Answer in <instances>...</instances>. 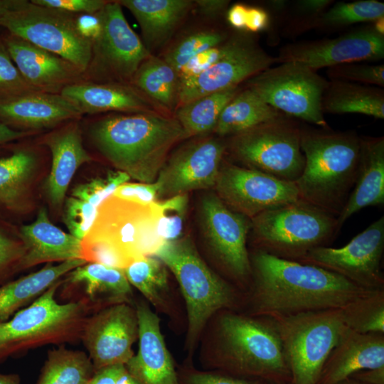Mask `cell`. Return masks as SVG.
<instances>
[{
  "mask_svg": "<svg viewBox=\"0 0 384 384\" xmlns=\"http://www.w3.org/2000/svg\"><path fill=\"white\" fill-rule=\"evenodd\" d=\"M250 257L258 309L272 316L342 309L378 290L312 265L257 250Z\"/></svg>",
  "mask_w": 384,
  "mask_h": 384,
  "instance_id": "obj_1",
  "label": "cell"
},
{
  "mask_svg": "<svg viewBox=\"0 0 384 384\" xmlns=\"http://www.w3.org/2000/svg\"><path fill=\"white\" fill-rule=\"evenodd\" d=\"M91 136L117 170L142 183L155 182L171 149L187 138L178 121L163 113L110 116L93 125Z\"/></svg>",
  "mask_w": 384,
  "mask_h": 384,
  "instance_id": "obj_2",
  "label": "cell"
},
{
  "mask_svg": "<svg viewBox=\"0 0 384 384\" xmlns=\"http://www.w3.org/2000/svg\"><path fill=\"white\" fill-rule=\"evenodd\" d=\"M303 171L294 182L300 199L338 217L354 187L361 138L353 132L301 127Z\"/></svg>",
  "mask_w": 384,
  "mask_h": 384,
  "instance_id": "obj_3",
  "label": "cell"
},
{
  "mask_svg": "<svg viewBox=\"0 0 384 384\" xmlns=\"http://www.w3.org/2000/svg\"><path fill=\"white\" fill-rule=\"evenodd\" d=\"M63 281L7 321H0V364L28 350L80 339L90 309L80 301L59 303L56 300Z\"/></svg>",
  "mask_w": 384,
  "mask_h": 384,
  "instance_id": "obj_4",
  "label": "cell"
},
{
  "mask_svg": "<svg viewBox=\"0 0 384 384\" xmlns=\"http://www.w3.org/2000/svg\"><path fill=\"white\" fill-rule=\"evenodd\" d=\"M251 220L249 234L259 250L299 261L326 247L341 230L337 217L302 200L266 210Z\"/></svg>",
  "mask_w": 384,
  "mask_h": 384,
  "instance_id": "obj_5",
  "label": "cell"
},
{
  "mask_svg": "<svg viewBox=\"0 0 384 384\" xmlns=\"http://www.w3.org/2000/svg\"><path fill=\"white\" fill-rule=\"evenodd\" d=\"M176 277L185 300L192 347L209 319L233 301L230 286L203 260L188 237L165 242L154 255Z\"/></svg>",
  "mask_w": 384,
  "mask_h": 384,
  "instance_id": "obj_6",
  "label": "cell"
},
{
  "mask_svg": "<svg viewBox=\"0 0 384 384\" xmlns=\"http://www.w3.org/2000/svg\"><path fill=\"white\" fill-rule=\"evenodd\" d=\"M274 317L293 384H318L327 358L348 329L341 309Z\"/></svg>",
  "mask_w": 384,
  "mask_h": 384,
  "instance_id": "obj_7",
  "label": "cell"
},
{
  "mask_svg": "<svg viewBox=\"0 0 384 384\" xmlns=\"http://www.w3.org/2000/svg\"><path fill=\"white\" fill-rule=\"evenodd\" d=\"M9 34L53 53L87 71L92 41L83 34L78 14L18 0L0 22Z\"/></svg>",
  "mask_w": 384,
  "mask_h": 384,
  "instance_id": "obj_8",
  "label": "cell"
},
{
  "mask_svg": "<svg viewBox=\"0 0 384 384\" xmlns=\"http://www.w3.org/2000/svg\"><path fill=\"white\" fill-rule=\"evenodd\" d=\"M85 242L103 244L127 263L154 255L165 242L159 235L153 203L142 205L110 196L97 207Z\"/></svg>",
  "mask_w": 384,
  "mask_h": 384,
  "instance_id": "obj_9",
  "label": "cell"
},
{
  "mask_svg": "<svg viewBox=\"0 0 384 384\" xmlns=\"http://www.w3.org/2000/svg\"><path fill=\"white\" fill-rule=\"evenodd\" d=\"M301 127L282 117L232 136V156L243 166L295 182L305 163Z\"/></svg>",
  "mask_w": 384,
  "mask_h": 384,
  "instance_id": "obj_10",
  "label": "cell"
},
{
  "mask_svg": "<svg viewBox=\"0 0 384 384\" xmlns=\"http://www.w3.org/2000/svg\"><path fill=\"white\" fill-rule=\"evenodd\" d=\"M329 82L316 70L287 61L251 78L248 88L280 113L326 128L322 98Z\"/></svg>",
  "mask_w": 384,
  "mask_h": 384,
  "instance_id": "obj_11",
  "label": "cell"
},
{
  "mask_svg": "<svg viewBox=\"0 0 384 384\" xmlns=\"http://www.w3.org/2000/svg\"><path fill=\"white\" fill-rule=\"evenodd\" d=\"M219 349L223 360L250 375L284 374L287 363L277 330L248 317L228 314L219 324Z\"/></svg>",
  "mask_w": 384,
  "mask_h": 384,
  "instance_id": "obj_12",
  "label": "cell"
},
{
  "mask_svg": "<svg viewBox=\"0 0 384 384\" xmlns=\"http://www.w3.org/2000/svg\"><path fill=\"white\" fill-rule=\"evenodd\" d=\"M383 250L384 216H381L345 246L318 247L297 262L331 271L363 288L381 290Z\"/></svg>",
  "mask_w": 384,
  "mask_h": 384,
  "instance_id": "obj_13",
  "label": "cell"
},
{
  "mask_svg": "<svg viewBox=\"0 0 384 384\" xmlns=\"http://www.w3.org/2000/svg\"><path fill=\"white\" fill-rule=\"evenodd\" d=\"M97 15L100 30L92 41L87 70L111 79L132 80L151 54L129 25L118 1H107Z\"/></svg>",
  "mask_w": 384,
  "mask_h": 384,
  "instance_id": "obj_14",
  "label": "cell"
},
{
  "mask_svg": "<svg viewBox=\"0 0 384 384\" xmlns=\"http://www.w3.org/2000/svg\"><path fill=\"white\" fill-rule=\"evenodd\" d=\"M213 188L229 208L250 219L301 200L294 182L224 161Z\"/></svg>",
  "mask_w": 384,
  "mask_h": 384,
  "instance_id": "obj_15",
  "label": "cell"
},
{
  "mask_svg": "<svg viewBox=\"0 0 384 384\" xmlns=\"http://www.w3.org/2000/svg\"><path fill=\"white\" fill-rule=\"evenodd\" d=\"M198 214L204 240L221 267L235 279L247 278L252 274L247 248L251 220L229 208L213 193L201 198Z\"/></svg>",
  "mask_w": 384,
  "mask_h": 384,
  "instance_id": "obj_16",
  "label": "cell"
},
{
  "mask_svg": "<svg viewBox=\"0 0 384 384\" xmlns=\"http://www.w3.org/2000/svg\"><path fill=\"white\" fill-rule=\"evenodd\" d=\"M227 145L216 139L195 141L167 157L155 182L157 199L214 188Z\"/></svg>",
  "mask_w": 384,
  "mask_h": 384,
  "instance_id": "obj_17",
  "label": "cell"
},
{
  "mask_svg": "<svg viewBox=\"0 0 384 384\" xmlns=\"http://www.w3.org/2000/svg\"><path fill=\"white\" fill-rule=\"evenodd\" d=\"M138 336L136 309L129 302H122L90 315L80 339L96 371L108 366L125 365L134 355L132 346Z\"/></svg>",
  "mask_w": 384,
  "mask_h": 384,
  "instance_id": "obj_18",
  "label": "cell"
},
{
  "mask_svg": "<svg viewBox=\"0 0 384 384\" xmlns=\"http://www.w3.org/2000/svg\"><path fill=\"white\" fill-rule=\"evenodd\" d=\"M274 58L255 42L244 38L230 41L226 55L200 75L180 82L178 107L203 96L238 87L271 67Z\"/></svg>",
  "mask_w": 384,
  "mask_h": 384,
  "instance_id": "obj_19",
  "label": "cell"
},
{
  "mask_svg": "<svg viewBox=\"0 0 384 384\" xmlns=\"http://www.w3.org/2000/svg\"><path fill=\"white\" fill-rule=\"evenodd\" d=\"M383 58L384 36L378 34L371 26L335 38L290 45L283 48L277 62H298L317 70Z\"/></svg>",
  "mask_w": 384,
  "mask_h": 384,
  "instance_id": "obj_20",
  "label": "cell"
},
{
  "mask_svg": "<svg viewBox=\"0 0 384 384\" xmlns=\"http://www.w3.org/2000/svg\"><path fill=\"white\" fill-rule=\"evenodd\" d=\"M2 41L23 79L37 91L60 92L82 73L64 58L16 36L9 34Z\"/></svg>",
  "mask_w": 384,
  "mask_h": 384,
  "instance_id": "obj_21",
  "label": "cell"
},
{
  "mask_svg": "<svg viewBox=\"0 0 384 384\" xmlns=\"http://www.w3.org/2000/svg\"><path fill=\"white\" fill-rule=\"evenodd\" d=\"M139 347L125 364L140 384H178L171 355L165 344L159 317L144 303L135 306Z\"/></svg>",
  "mask_w": 384,
  "mask_h": 384,
  "instance_id": "obj_22",
  "label": "cell"
},
{
  "mask_svg": "<svg viewBox=\"0 0 384 384\" xmlns=\"http://www.w3.org/2000/svg\"><path fill=\"white\" fill-rule=\"evenodd\" d=\"M384 368V338L349 328L327 358L318 384H336L357 372Z\"/></svg>",
  "mask_w": 384,
  "mask_h": 384,
  "instance_id": "obj_23",
  "label": "cell"
},
{
  "mask_svg": "<svg viewBox=\"0 0 384 384\" xmlns=\"http://www.w3.org/2000/svg\"><path fill=\"white\" fill-rule=\"evenodd\" d=\"M60 94L81 114L107 111L162 113L157 109L158 105L141 92L122 84L77 82L65 86Z\"/></svg>",
  "mask_w": 384,
  "mask_h": 384,
  "instance_id": "obj_24",
  "label": "cell"
},
{
  "mask_svg": "<svg viewBox=\"0 0 384 384\" xmlns=\"http://www.w3.org/2000/svg\"><path fill=\"white\" fill-rule=\"evenodd\" d=\"M18 236L24 247L21 270L41 263L82 258V240L53 225L45 208L39 209L33 222L23 225Z\"/></svg>",
  "mask_w": 384,
  "mask_h": 384,
  "instance_id": "obj_25",
  "label": "cell"
},
{
  "mask_svg": "<svg viewBox=\"0 0 384 384\" xmlns=\"http://www.w3.org/2000/svg\"><path fill=\"white\" fill-rule=\"evenodd\" d=\"M80 115L60 93L33 91L0 100V121L11 128L48 127Z\"/></svg>",
  "mask_w": 384,
  "mask_h": 384,
  "instance_id": "obj_26",
  "label": "cell"
},
{
  "mask_svg": "<svg viewBox=\"0 0 384 384\" xmlns=\"http://www.w3.org/2000/svg\"><path fill=\"white\" fill-rule=\"evenodd\" d=\"M46 142L52 156L46 191L52 205L60 208L75 172L81 165L90 161L91 157L83 146L81 132L76 122L51 134Z\"/></svg>",
  "mask_w": 384,
  "mask_h": 384,
  "instance_id": "obj_27",
  "label": "cell"
},
{
  "mask_svg": "<svg viewBox=\"0 0 384 384\" xmlns=\"http://www.w3.org/2000/svg\"><path fill=\"white\" fill-rule=\"evenodd\" d=\"M383 203L384 138L362 137L356 181L346 205L337 217L340 228L361 209Z\"/></svg>",
  "mask_w": 384,
  "mask_h": 384,
  "instance_id": "obj_28",
  "label": "cell"
},
{
  "mask_svg": "<svg viewBox=\"0 0 384 384\" xmlns=\"http://www.w3.org/2000/svg\"><path fill=\"white\" fill-rule=\"evenodd\" d=\"M70 286L82 288V295L77 301L85 303L95 311L122 302H129L132 287L124 270L96 262H87L67 274Z\"/></svg>",
  "mask_w": 384,
  "mask_h": 384,
  "instance_id": "obj_29",
  "label": "cell"
},
{
  "mask_svg": "<svg viewBox=\"0 0 384 384\" xmlns=\"http://www.w3.org/2000/svg\"><path fill=\"white\" fill-rule=\"evenodd\" d=\"M87 262L73 259L57 265L46 263L38 271L0 285V321H5L31 304L61 277Z\"/></svg>",
  "mask_w": 384,
  "mask_h": 384,
  "instance_id": "obj_30",
  "label": "cell"
},
{
  "mask_svg": "<svg viewBox=\"0 0 384 384\" xmlns=\"http://www.w3.org/2000/svg\"><path fill=\"white\" fill-rule=\"evenodd\" d=\"M117 1L137 19L148 50L161 45L169 38L193 4L189 0Z\"/></svg>",
  "mask_w": 384,
  "mask_h": 384,
  "instance_id": "obj_31",
  "label": "cell"
},
{
  "mask_svg": "<svg viewBox=\"0 0 384 384\" xmlns=\"http://www.w3.org/2000/svg\"><path fill=\"white\" fill-rule=\"evenodd\" d=\"M323 112L361 114L384 118V92L380 88L358 83L331 80L322 98Z\"/></svg>",
  "mask_w": 384,
  "mask_h": 384,
  "instance_id": "obj_32",
  "label": "cell"
},
{
  "mask_svg": "<svg viewBox=\"0 0 384 384\" xmlns=\"http://www.w3.org/2000/svg\"><path fill=\"white\" fill-rule=\"evenodd\" d=\"M281 117L279 112L247 88L225 106L213 131L220 137H232Z\"/></svg>",
  "mask_w": 384,
  "mask_h": 384,
  "instance_id": "obj_33",
  "label": "cell"
},
{
  "mask_svg": "<svg viewBox=\"0 0 384 384\" xmlns=\"http://www.w3.org/2000/svg\"><path fill=\"white\" fill-rule=\"evenodd\" d=\"M36 165L35 155L24 149L0 157V210L20 212Z\"/></svg>",
  "mask_w": 384,
  "mask_h": 384,
  "instance_id": "obj_34",
  "label": "cell"
},
{
  "mask_svg": "<svg viewBox=\"0 0 384 384\" xmlns=\"http://www.w3.org/2000/svg\"><path fill=\"white\" fill-rule=\"evenodd\" d=\"M132 81L148 98L167 110L178 105L179 78L164 59L150 55L138 68Z\"/></svg>",
  "mask_w": 384,
  "mask_h": 384,
  "instance_id": "obj_35",
  "label": "cell"
},
{
  "mask_svg": "<svg viewBox=\"0 0 384 384\" xmlns=\"http://www.w3.org/2000/svg\"><path fill=\"white\" fill-rule=\"evenodd\" d=\"M95 372L87 353L60 346L48 351L36 384H88Z\"/></svg>",
  "mask_w": 384,
  "mask_h": 384,
  "instance_id": "obj_36",
  "label": "cell"
},
{
  "mask_svg": "<svg viewBox=\"0 0 384 384\" xmlns=\"http://www.w3.org/2000/svg\"><path fill=\"white\" fill-rule=\"evenodd\" d=\"M238 87L215 92L178 107L176 119L186 137L199 135L214 130L225 106L236 95Z\"/></svg>",
  "mask_w": 384,
  "mask_h": 384,
  "instance_id": "obj_37",
  "label": "cell"
},
{
  "mask_svg": "<svg viewBox=\"0 0 384 384\" xmlns=\"http://www.w3.org/2000/svg\"><path fill=\"white\" fill-rule=\"evenodd\" d=\"M124 272L129 283L137 288L151 304L160 306L168 291L166 265L154 255L132 262Z\"/></svg>",
  "mask_w": 384,
  "mask_h": 384,
  "instance_id": "obj_38",
  "label": "cell"
},
{
  "mask_svg": "<svg viewBox=\"0 0 384 384\" xmlns=\"http://www.w3.org/2000/svg\"><path fill=\"white\" fill-rule=\"evenodd\" d=\"M347 326L361 334L384 332L383 290L362 297L341 309Z\"/></svg>",
  "mask_w": 384,
  "mask_h": 384,
  "instance_id": "obj_39",
  "label": "cell"
},
{
  "mask_svg": "<svg viewBox=\"0 0 384 384\" xmlns=\"http://www.w3.org/2000/svg\"><path fill=\"white\" fill-rule=\"evenodd\" d=\"M384 16V4L377 0H361L336 4L321 15V24L343 26L361 22H374Z\"/></svg>",
  "mask_w": 384,
  "mask_h": 384,
  "instance_id": "obj_40",
  "label": "cell"
},
{
  "mask_svg": "<svg viewBox=\"0 0 384 384\" xmlns=\"http://www.w3.org/2000/svg\"><path fill=\"white\" fill-rule=\"evenodd\" d=\"M188 205V194L177 195L153 203L158 234L164 242L181 238Z\"/></svg>",
  "mask_w": 384,
  "mask_h": 384,
  "instance_id": "obj_41",
  "label": "cell"
},
{
  "mask_svg": "<svg viewBox=\"0 0 384 384\" xmlns=\"http://www.w3.org/2000/svg\"><path fill=\"white\" fill-rule=\"evenodd\" d=\"M223 34L215 31H202L187 36L169 50L164 60L178 72L193 56L205 50L221 44Z\"/></svg>",
  "mask_w": 384,
  "mask_h": 384,
  "instance_id": "obj_42",
  "label": "cell"
},
{
  "mask_svg": "<svg viewBox=\"0 0 384 384\" xmlns=\"http://www.w3.org/2000/svg\"><path fill=\"white\" fill-rule=\"evenodd\" d=\"M129 179L130 177L123 171H109L106 176L95 178L76 186L72 191L71 196L87 201L97 208L119 186L128 182Z\"/></svg>",
  "mask_w": 384,
  "mask_h": 384,
  "instance_id": "obj_43",
  "label": "cell"
},
{
  "mask_svg": "<svg viewBox=\"0 0 384 384\" xmlns=\"http://www.w3.org/2000/svg\"><path fill=\"white\" fill-rule=\"evenodd\" d=\"M97 208L90 203L70 196L65 201L63 222L69 233L82 240L90 230Z\"/></svg>",
  "mask_w": 384,
  "mask_h": 384,
  "instance_id": "obj_44",
  "label": "cell"
},
{
  "mask_svg": "<svg viewBox=\"0 0 384 384\" xmlns=\"http://www.w3.org/2000/svg\"><path fill=\"white\" fill-rule=\"evenodd\" d=\"M11 230L0 221V285L9 282V278L21 270V261L24 247Z\"/></svg>",
  "mask_w": 384,
  "mask_h": 384,
  "instance_id": "obj_45",
  "label": "cell"
},
{
  "mask_svg": "<svg viewBox=\"0 0 384 384\" xmlns=\"http://www.w3.org/2000/svg\"><path fill=\"white\" fill-rule=\"evenodd\" d=\"M327 75L331 80L384 85V65L351 63L330 67Z\"/></svg>",
  "mask_w": 384,
  "mask_h": 384,
  "instance_id": "obj_46",
  "label": "cell"
},
{
  "mask_svg": "<svg viewBox=\"0 0 384 384\" xmlns=\"http://www.w3.org/2000/svg\"><path fill=\"white\" fill-rule=\"evenodd\" d=\"M33 91L37 90L23 79L3 41H0V100Z\"/></svg>",
  "mask_w": 384,
  "mask_h": 384,
  "instance_id": "obj_47",
  "label": "cell"
},
{
  "mask_svg": "<svg viewBox=\"0 0 384 384\" xmlns=\"http://www.w3.org/2000/svg\"><path fill=\"white\" fill-rule=\"evenodd\" d=\"M230 48V41L212 47L193 56L178 72L179 82L197 76L223 58Z\"/></svg>",
  "mask_w": 384,
  "mask_h": 384,
  "instance_id": "obj_48",
  "label": "cell"
},
{
  "mask_svg": "<svg viewBox=\"0 0 384 384\" xmlns=\"http://www.w3.org/2000/svg\"><path fill=\"white\" fill-rule=\"evenodd\" d=\"M158 186L154 183H129L119 186L112 196L142 205H149L157 201Z\"/></svg>",
  "mask_w": 384,
  "mask_h": 384,
  "instance_id": "obj_49",
  "label": "cell"
},
{
  "mask_svg": "<svg viewBox=\"0 0 384 384\" xmlns=\"http://www.w3.org/2000/svg\"><path fill=\"white\" fill-rule=\"evenodd\" d=\"M32 3L75 14H93L107 3L104 0H31Z\"/></svg>",
  "mask_w": 384,
  "mask_h": 384,
  "instance_id": "obj_50",
  "label": "cell"
},
{
  "mask_svg": "<svg viewBox=\"0 0 384 384\" xmlns=\"http://www.w3.org/2000/svg\"><path fill=\"white\" fill-rule=\"evenodd\" d=\"M187 384H253L244 380L222 375L196 372L190 375Z\"/></svg>",
  "mask_w": 384,
  "mask_h": 384,
  "instance_id": "obj_51",
  "label": "cell"
},
{
  "mask_svg": "<svg viewBox=\"0 0 384 384\" xmlns=\"http://www.w3.org/2000/svg\"><path fill=\"white\" fill-rule=\"evenodd\" d=\"M125 370V365L108 366L96 370L88 384H117V381Z\"/></svg>",
  "mask_w": 384,
  "mask_h": 384,
  "instance_id": "obj_52",
  "label": "cell"
},
{
  "mask_svg": "<svg viewBox=\"0 0 384 384\" xmlns=\"http://www.w3.org/2000/svg\"><path fill=\"white\" fill-rule=\"evenodd\" d=\"M269 16L262 9L257 7L247 8L245 29L251 32H259L268 25Z\"/></svg>",
  "mask_w": 384,
  "mask_h": 384,
  "instance_id": "obj_53",
  "label": "cell"
},
{
  "mask_svg": "<svg viewBox=\"0 0 384 384\" xmlns=\"http://www.w3.org/2000/svg\"><path fill=\"white\" fill-rule=\"evenodd\" d=\"M247 11V7L244 4H235L233 5L228 11V21L235 28H245Z\"/></svg>",
  "mask_w": 384,
  "mask_h": 384,
  "instance_id": "obj_54",
  "label": "cell"
},
{
  "mask_svg": "<svg viewBox=\"0 0 384 384\" xmlns=\"http://www.w3.org/2000/svg\"><path fill=\"white\" fill-rule=\"evenodd\" d=\"M353 377L366 384H384V368L361 370L350 378Z\"/></svg>",
  "mask_w": 384,
  "mask_h": 384,
  "instance_id": "obj_55",
  "label": "cell"
},
{
  "mask_svg": "<svg viewBox=\"0 0 384 384\" xmlns=\"http://www.w3.org/2000/svg\"><path fill=\"white\" fill-rule=\"evenodd\" d=\"M201 11L207 15H215L222 11L228 4L225 0H198L195 1Z\"/></svg>",
  "mask_w": 384,
  "mask_h": 384,
  "instance_id": "obj_56",
  "label": "cell"
},
{
  "mask_svg": "<svg viewBox=\"0 0 384 384\" xmlns=\"http://www.w3.org/2000/svg\"><path fill=\"white\" fill-rule=\"evenodd\" d=\"M26 135V132L12 129L0 121V147Z\"/></svg>",
  "mask_w": 384,
  "mask_h": 384,
  "instance_id": "obj_57",
  "label": "cell"
},
{
  "mask_svg": "<svg viewBox=\"0 0 384 384\" xmlns=\"http://www.w3.org/2000/svg\"><path fill=\"white\" fill-rule=\"evenodd\" d=\"M329 0H302L298 1L299 9L310 14L320 13L331 4Z\"/></svg>",
  "mask_w": 384,
  "mask_h": 384,
  "instance_id": "obj_58",
  "label": "cell"
},
{
  "mask_svg": "<svg viewBox=\"0 0 384 384\" xmlns=\"http://www.w3.org/2000/svg\"><path fill=\"white\" fill-rule=\"evenodd\" d=\"M18 0H0V22L4 16L18 3Z\"/></svg>",
  "mask_w": 384,
  "mask_h": 384,
  "instance_id": "obj_59",
  "label": "cell"
},
{
  "mask_svg": "<svg viewBox=\"0 0 384 384\" xmlns=\"http://www.w3.org/2000/svg\"><path fill=\"white\" fill-rule=\"evenodd\" d=\"M117 384H140L138 380L132 375L127 370L125 367V370L122 373L120 376L119 377Z\"/></svg>",
  "mask_w": 384,
  "mask_h": 384,
  "instance_id": "obj_60",
  "label": "cell"
},
{
  "mask_svg": "<svg viewBox=\"0 0 384 384\" xmlns=\"http://www.w3.org/2000/svg\"><path fill=\"white\" fill-rule=\"evenodd\" d=\"M21 379L18 374L0 373V384H20Z\"/></svg>",
  "mask_w": 384,
  "mask_h": 384,
  "instance_id": "obj_61",
  "label": "cell"
},
{
  "mask_svg": "<svg viewBox=\"0 0 384 384\" xmlns=\"http://www.w3.org/2000/svg\"><path fill=\"white\" fill-rule=\"evenodd\" d=\"M374 26L372 27L380 35L384 36V16L381 17L373 22Z\"/></svg>",
  "mask_w": 384,
  "mask_h": 384,
  "instance_id": "obj_62",
  "label": "cell"
},
{
  "mask_svg": "<svg viewBox=\"0 0 384 384\" xmlns=\"http://www.w3.org/2000/svg\"><path fill=\"white\" fill-rule=\"evenodd\" d=\"M336 384H366V383H362L359 380H357L353 378H348Z\"/></svg>",
  "mask_w": 384,
  "mask_h": 384,
  "instance_id": "obj_63",
  "label": "cell"
},
{
  "mask_svg": "<svg viewBox=\"0 0 384 384\" xmlns=\"http://www.w3.org/2000/svg\"><path fill=\"white\" fill-rule=\"evenodd\" d=\"M272 384H279V383H272Z\"/></svg>",
  "mask_w": 384,
  "mask_h": 384,
  "instance_id": "obj_64",
  "label": "cell"
}]
</instances>
